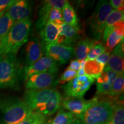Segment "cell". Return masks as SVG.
<instances>
[{"label":"cell","instance_id":"1","mask_svg":"<svg viewBox=\"0 0 124 124\" xmlns=\"http://www.w3.org/2000/svg\"><path fill=\"white\" fill-rule=\"evenodd\" d=\"M62 100L59 91L50 88L41 90H26L23 100L33 112L47 117L52 116L59 109Z\"/></svg>","mask_w":124,"mask_h":124},{"label":"cell","instance_id":"2","mask_svg":"<svg viewBox=\"0 0 124 124\" xmlns=\"http://www.w3.org/2000/svg\"><path fill=\"white\" fill-rule=\"evenodd\" d=\"M33 112L20 98L8 96L0 98V124H16Z\"/></svg>","mask_w":124,"mask_h":124},{"label":"cell","instance_id":"3","mask_svg":"<svg viewBox=\"0 0 124 124\" xmlns=\"http://www.w3.org/2000/svg\"><path fill=\"white\" fill-rule=\"evenodd\" d=\"M32 26L31 20L14 23L5 36L0 41V55L14 54L28 41Z\"/></svg>","mask_w":124,"mask_h":124},{"label":"cell","instance_id":"4","mask_svg":"<svg viewBox=\"0 0 124 124\" xmlns=\"http://www.w3.org/2000/svg\"><path fill=\"white\" fill-rule=\"evenodd\" d=\"M21 70L16 55H0V88L16 87L21 77Z\"/></svg>","mask_w":124,"mask_h":124},{"label":"cell","instance_id":"5","mask_svg":"<svg viewBox=\"0 0 124 124\" xmlns=\"http://www.w3.org/2000/svg\"><path fill=\"white\" fill-rule=\"evenodd\" d=\"M116 101L112 100L98 101L78 118L84 124H106L112 117Z\"/></svg>","mask_w":124,"mask_h":124},{"label":"cell","instance_id":"6","mask_svg":"<svg viewBox=\"0 0 124 124\" xmlns=\"http://www.w3.org/2000/svg\"><path fill=\"white\" fill-rule=\"evenodd\" d=\"M112 10V8L108 1L101 0L97 3L87 21L90 33L93 39L97 41L101 39L106 20Z\"/></svg>","mask_w":124,"mask_h":124},{"label":"cell","instance_id":"7","mask_svg":"<svg viewBox=\"0 0 124 124\" xmlns=\"http://www.w3.org/2000/svg\"><path fill=\"white\" fill-rule=\"evenodd\" d=\"M58 70V67H56L31 76L26 81V89L33 90L50 89L51 87L56 85V77Z\"/></svg>","mask_w":124,"mask_h":124},{"label":"cell","instance_id":"8","mask_svg":"<svg viewBox=\"0 0 124 124\" xmlns=\"http://www.w3.org/2000/svg\"><path fill=\"white\" fill-rule=\"evenodd\" d=\"M94 82V79L86 75L77 77L63 86L66 97L83 98L89 90Z\"/></svg>","mask_w":124,"mask_h":124},{"label":"cell","instance_id":"9","mask_svg":"<svg viewBox=\"0 0 124 124\" xmlns=\"http://www.w3.org/2000/svg\"><path fill=\"white\" fill-rule=\"evenodd\" d=\"M99 101V98L95 97L90 100H85L83 98L66 97L63 99L62 106L78 117L83 115L91 106Z\"/></svg>","mask_w":124,"mask_h":124},{"label":"cell","instance_id":"10","mask_svg":"<svg viewBox=\"0 0 124 124\" xmlns=\"http://www.w3.org/2000/svg\"><path fill=\"white\" fill-rule=\"evenodd\" d=\"M46 56L58 62L60 64H65L70 60L74 54V49L58 44H48L43 46Z\"/></svg>","mask_w":124,"mask_h":124},{"label":"cell","instance_id":"11","mask_svg":"<svg viewBox=\"0 0 124 124\" xmlns=\"http://www.w3.org/2000/svg\"><path fill=\"white\" fill-rule=\"evenodd\" d=\"M56 67H58L57 62L46 56H44L31 66L24 67L21 70V77L26 82L31 76Z\"/></svg>","mask_w":124,"mask_h":124},{"label":"cell","instance_id":"12","mask_svg":"<svg viewBox=\"0 0 124 124\" xmlns=\"http://www.w3.org/2000/svg\"><path fill=\"white\" fill-rule=\"evenodd\" d=\"M25 66H30L44 56L43 46L38 37L31 38L25 46Z\"/></svg>","mask_w":124,"mask_h":124},{"label":"cell","instance_id":"13","mask_svg":"<svg viewBox=\"0 0 124 124\" xmlns=\"http://www.w3.org/2000/svg\"><path fill=\"white\" fill-rule=\"evenodd\" d=\"M14 23L30 20L32 14V5L27 0H16L7 12Z\"/></svg>","mask_w":124,"mask_h":124},{"label":"cell","instance_id":"14","mask_svg":"<svg viewBox=\"0 0 124 124\" xmlns=\"http://www.w3.org/2000/svg\"><path fill=\"white\" fill-rule=\"evenodd\" d=\"M59 29L56 44L73 47L80 38L81 32L79 27H73L64 23Z\"/></svg>","mask_w":124,"mask_h":124},{"label":"cell","instance_id":"15","mask_svg":"<svg viewBox=\"0 0 124 124\" xmlns=\"http://www.w3.org/2000/svg\"><path fill=\"white\" fill-rule=\"evenodd\" d=\"M67 2L65 0H48L42 3L38 11V18L36 27L40 30L48 23V16L52 8H56L62 10L63 7Z\"/></svg>","mask_w":124,"mask_h":124},{"label":"cell","instance_id":"16","mask_svg":"<svg viewBox=\"0 0 124 124\" xmlns=\"http://www.w3.org/2000/svg\"><path fill=\"white\" fill-rule=\"evenodd\" d=\"M117 75V74L114 71L108 68H105L100 77L97 79L96 97L108 95Z\"/></svg>","mask_w":124,"mask_h":124},{"label":"cell","instance_id":"17","mask_svg":"<svg viewBox=\"0 0 124 124\" xmlns=\"http://www.w3.org/2000/svg\"><path fill=\"white\" fill-rule=\"evenodd\" d=\"M124 40L112 50L106 68L111 70L117 75L124 73Z\"/></svg>","mask_w":124,"mask_h":124},{"label":"cell","instance_id":"18","mask_svg":"<svg viewBox=\"0 0 124 124\" xmlns=\"http://www.w3.org/2000/svg\"><path fill=\"white\" fill-rule=\"evenodd\" d=\"M59 27L54 23L48 22L40 30L41 42L43 46L48 44H56L59 34Z\"/></svg>","mask_w":124,"mask_h":124},{"label":"cell","instance_id":"19","mask_svg":"<svg viewBox=\"0 0 124 124\" xmlns=\"http://www.w3.org/2000/svg\"><path fill=\"white\" fill-rule=\"evenodd\" d=\"M124 21L118 22L113 26V31L108 36L106 41V49L112 51L119 43L124 40Z\"/></svg>","mask_w":124,"mask_h":124},{"label":"cell","instance_id":"20","mask_svg":"<svg viewBox=\"0 0 124 124\" xmlns=\"http://www.w3.org/2000/svg\"><path fill=\"white\" fill-rule=\"evenodd\" d=\"M98 43H99V41L90 38H85L79 40L76 44L75 50L74 51L77 59L80 61L86 59L90 51Z\"/></svg>","mask_w":124,"mask_h":124},{"label":"cell","instance_id":"21","mask_svg":"<svg viewBox=\"0 0 124 124\" xmlns=\"http://www.w3.org/2000/svg\"><path fill=\"white\" fill-rule=\"evenodd\" d=\"M124 14L122 12L117 11L113 9L110 15L108 16L105 24V28L102 34V40L106 42L107 39L113 31V26L118 22L124 21Z\"/></svg>","mask_w":124,"mask_h":124},{"label":"cell","instance_id":"22","mask_svg":"<svg viewBox=\"0 0 124 124\" xmlns=\"http://www.w3.org/2000/svg\"><path fill=\"white\" fill-rule=\"evenodd\" d=\"M62 15L65 24L73 27H79L75 9L68 1L62 9Z\"/></svg>","mask_w":124,"mask_h":124},{"label":"cell","instance_id":"23","mask_svg":"<svg viewBox=\"0 0 124 124\" xmlns=\"http://www.w3.org/2000/svg\"><path fill=\"white\" fill-rule=\"evenodd\" d=\"M105 66L101 64L95 60H89L86 59V63L83 67L85 75L97 79L104 70Z\"/></svg>","mask_w":124,"mask_h":124},{"label":"cell","instance_id":"24","mask_svg":"<svg viewBox=\"0 0 124 124\" xmlns=\"http://www.w3.org/2000/svg\"><path fill=\"white\" fill-rule=\"evenodd\" d=\"M106 124H124V108L122 101L115 102L112 117Z\"/></svg>","mask_w":124,"mask_h":124},{"label":"cell","instance_id":"25","mask_svg":"<svg viewBox=\"0 0 124 124\" xmlns=\"http://www.w3.org/2000/svg\"><path fill=\"white\" fill-rule=\"evenodd\" d=\"M124 91V75L119 74L116 77L108 96L111 98H118L120 95L123 94Z\"/></svg>","mask_w":124,"mask_h":124},{"label":"cell","instance_id":"26","mask_svg":"<svg viewBox=\"0 0 124 124\" xmlns=\"http://www.w3.org/2000/svg\"><path fill=\"white\" fill-rule=\"evenodd\" d=\"M75 117L73 114L69 111H65L60 109L55 117L51 121L47 122V124H68Z\"/></svg>","mask_w":124,"mask_h":124},{"label":"cell","instance_id":"27","mask_svg":"<svg viewBox=\"0 0 124 124\" xmlns=\"http://www.w3.org/2000/svg\"><path fill=\"white\" fill-rule=\"evenodd\" d=\"M14 24L7 13L0 17V41L5 36Z\"/></svg>","mask_w":124,"mask_h":124},{"label":"cell","instance_id":"28","mask_svg":"<svg viewBox=\"0 0 124 124\" xmlns=\"http://www.w3.org/2000/svg\"><path fill=\"white\" fill-rule=\"evenodd\" d=\"M46 122V117L33 112L30 116L16 124H44Z\"/></svg>","mask_w":124,"mask_h":124},{"label":"cell","instance_id":"29","mask_svg":"<svg viewBox=\"0 0 124 124\" xmlns=\"http://www.w3.org/2000/svg\"><path fill=\"white\" fill-rule=\"evenodd\" d=\"M107 51L106 48L102 43H98L93 47V48L90 51L89 55L87 56V59L89 60H94L99 56L102 54L104 53Z\"/></svg>","mask_w":124,"mask_h":124},{"label":"cell","instance_id":"30","mask_svg":"<svg viewBox=\"0 0 124 124\" xmlns=\"http://www.w3.org/2000/svg\"><path fill=\"white\" fill-rule=\"evenodd\" d=\"M77 71L70 69H66V70L59 78V79L56 80V84H64L66 83H69V82L77 77Z\"/></svg>","mask_w":124,"mask_h":124},{"label":"cell","instance_id":"31","mask_svg":"<svg viewBox=\"0 0 124 124\" xmlns=\"http://www.w3.org/2000/svg\"><path fill=\"white\" fill-rule=\"evenodd\" d=\"M16 0H0V17L8 11Z\"/></svg>","mask_w":124,"mask_h":124},{"label":"cell","instance_id":"32","mask_svg":"<svg viewBox=\"0 0 124 124\" xmlns=\"http://www.w3.org/2000/svg\"><path fill=\"white\" fill-rule=\"evenodd\" d=\"M111 7L114 10L124 13V0H110L109 2Z\"/></svg>","mask_w":124,"mask_h":124},{"label":"cell","instance_id":"33","mask_svg":"<svg viewBox=\"0 0 124 124\" xmlns=\"http://www.w3.org/2000/svg\"><path fill=\"white\" fill-rule=\"evenodd\" d=\"M110 56V51H106L104 53L102 54L101 55L98 56L95 59V60L98 63H101V64L105 66V65L107 64L108 60H109Z\"/></svg>","mask_w":124,"mask_h":124},{"label":"cell","instance_id":"34","mask_svg":"<svg viewBox=\"0 0 124 124\" xmlns=\"http://www.w3.org/2000/svg\"><path fill=\"white\" fill-rule=\"evenodd\" d=\"M81 68V61L78 60L77 59L73 60L71 62L69 66L68 67L67 69L75 71H78Z\"/></svg>","mask_w":124,"mask_h":124},{"label":"cell","instance_id":"35","mask_svg":"<svg viewBox=\"0 0 124 124\" xmlns=\"http://www.w3.org/2000/svg\"><path fill=\"white\" fill-rule=\"evenodd\" d=\"M68 124H84L83 123V122L80 120L79 118L77 117H74V118Z\"/></svg>","mask_w":124,"mask_h":124},{"label":"cell","instance_id":"36","mask_svg":"<svg viewBox=\"0 0 124 124\" xmlns=\"http://www.w3.org/2000/svg\"><path fill=\"white\" fill-rule=\"evenodd\" d=\"M44 124H47V122H46V123H44Z\"/></svg>","mask_w":124,"mask_h":124}]
</instances>
